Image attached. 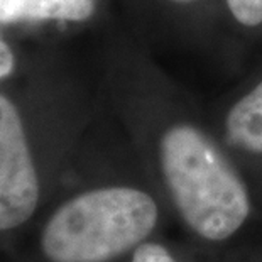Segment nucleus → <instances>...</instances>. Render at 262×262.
<instances>
[{"label":"nucleus","instance_id":"423d86ee","mask_svg":"<svg viewBox=\"0 0 262 262\" xmlns=\"http://www.w3.org/2000/svg\"><path fill=\"white\" fill-rule=\"evenodd\" d=\"M227 9L241 26L255 27L262 24V0H225Z\"/></svg>","mask_w":262,"mask_h":262},{"label":"nucleus","instance_id":"20e7f679","mask_svg":"<svg viewBox=\"0 0 262 262\" xmlns=\"http://www.w3.org/2000/svg\"><path fill=\"white\" fill-rule=\"evenodd\" d=\"M98 0H0V26L26 22H85L97 12Z\"/></svg>","mask_w":262,"mask_h":262},{"label":"nucleus","instance_id":"6e6552de","mask_svg":"<svg viewBox=\"0 0 262 262\" xmlns=\"http://www.w3.org/2000/svg\"><path fill=\"white\" fill-rule=\"evenodd\" d=\"M15 70V54L0 32V81L9 78Z\"/></svg>","mask_w":262,"mask_h":262},{"label":"nucleus","instance_id":"9d476101","mask_svg":"<svg viewBox=\"0 0 262 262\" xmlns=\"http://www.w3.org/2000/svg\"><path fill=\"white\" fill-rule=\"evenodd\" d=\"M0 262H5V260H4V259H0Z\"/></svg>","mask_w":262,"mask_h":262},{"label":"nucleus","instance_id":"f257e3e1","mask_svg":"<svg viewBox=\"0 0 262 262\" xmlns=\"http://www.w3.org/2000/svg\"><path fill=\"white\" fill-rule=\"evenodd\" d=\"M158 205L134 186L105 185L71 194L42 219L26 254L5 262H115L152 233Z\"/></svg>","mask_w":262,"mask_h":262},{"label":"nucleus","instance_id":"7ed1b4c3","mask_svg":"<svg viewBox=\"0 0 262 262\" xmlns=\"http://www.w3.org/2000/svg\"><path fill=\"white\" fill-rule=\"evenodd\" d=\"M44 200V172L19 107L0 93V257L20 244Z\"/></svg>","mask_w":262,"mask_h":262},{"label":"nucleus","instance_id":"0eeeda50","mask_svg":"<svg viewBox=\"0 0 262 262\" xmlns=\"http://www.w3.org/2000/svg\"><path fill=\"white\" fill-rule=\"evenodd\" d=\"M129 262H176V259L161 244L142 242L132 250V257Z\"/></svg>","mask_w":262,"mask_h":262},{"label":"nucleus","instance_id":"f03ea898","mask_svg":"<svg viewBox=\"0 0 262 262\" xmlns=\"http://www.w3.org/2000/svg\"><path fill=\"white\" fill-rule=\"evenodd\" d=\"M166 186L181 219L206 241L222 242L250 213L245 183L208 134L193 124H174L159 142Z\"/></svg>","mask_w":262,"mask_h":262},{"label":"nucleus","instance_id":"39448f33","mask_svg":"<svg viewBox=\"0 0 262 262\" xmlns=\"http://www.w3.org/2000/svg\"><path fill=\"white\" fill-rule=\"evenodd\" d=\"M225 137L233 147L262 154V80L228 110Z\"/></svg>","mask_w":262,"mask_h":262},{"label":"nucleus","instance_id":"1a4fd4ad","mask_svg":"<svg viewBox=\"0 0 262 262\" xmlns=\"http://www.w3.org/2000/svg\"><path fill=\"white\" fill-rule=\"evenodd\" d=\"M174 4H189V2H194V0H171Z\"/></svg>","mask_w":262,"mask_h":262}]
</instances>
